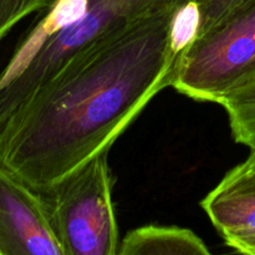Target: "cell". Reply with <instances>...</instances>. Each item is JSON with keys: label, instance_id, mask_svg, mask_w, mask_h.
<instances>
[{"label": "cell", "instance_id": "1", "mask_svg": "<svg viewBox=\"0 0 255 255\" xmlns=\"http://www.w3.org/2000/svg\"><path fill=\"white\" fill-rule=\"evenodd\" d=\"M173 9L125 27L72 57L0 121V163L36 191L110 151L162 90L171 86Z\"/></svg>", "mask_w": 255, "mask_h": 255}, {"label": "cell", "instance_id": "2", "mask_svg": "<svg viewBox=\"0 0 255 255\" xmlns=\"http://www.w3.org/2000/svg\"><path fill=\"white\" fill-rule=\"evenodd\" d=\"M186 0H89L86 14L46 40L29 64L0 87V121L54 79L76 55L125 27Z\"/></svg>", "mask_w": 255, "mask_h": 255}, {"label": "cell", "instance_id": "3", "mask_svg": "<svg viewBox=\"0 0 255 255\" xmlns=\"http://www.w3.org/2000/svg\"><path fill=\"white\" fill-rule=\"evenodd\" d=\"M255 79V1L202 31L177 60L171 87L221 105Z\"/></svg>", "mask_w": 255, "mask_h": 255}, {"label": "cell", "instance_id": "4", "mask_svg": "<svg viewBox=\"0 0 255 255\" xmlns=\"http://www.w3.org/2000/svg\"><path fill=\"white\" fill-rule=\"evenodd\" d=\"M112 186L106 151L41 192L65 255L119 254L121 242Z\"/></svg>", "mask_w": 255, "mask_h": 255}, {"label": "cell", "instance_id": "5", "mask_svg": "<svg viewBox=\"0 0 255 255\" xmlns=\"http://www.w3.org/2000/svg\"><path fill=\"white\" fill-rule=\"evenodd\" d=\"M0 255H65L44 194L1 163Z\"/></svg>", "mask_w": 255, "mask_h": 255}, {"label": "cell", "instance_id": "6", "mask_svg": "<svg viewBox=\"0 0 255 255\" xmlns=\"http://www.w3.org/2000/svg\"><path fill=\"white\" fill-rule=\"evenodd\" d=\"M208 247L191 229L173 226H143L126 234L120 255H207Z\"/></svg>", "mask_w": 255, "mask_h": 255}, {"label": "cell", "instance_id": "7", "mask_svg": "<svg viewBox=\"0 0 255 255\" xmlns=\"http://www.w3.org/2000/svg\"><path fill=\"white\" fill-rule=\"evenodd\" d=\"M221 106L227 112L234 141L255 151V79L227 97Z\"/></svg>", "mask_w": 255, "mask_h": 255}, {"label": "cell", "instance_id": "8", "mask_svg": "<svg viewBox=\"0 0 255 255\" xmlns=\"http://www.w3.org/2000/svg\"><path fill=\"white\" fill-rule=\"evenodd\" d=\"M201 6L196 0H186L176 7L169 21V46L176 55L186 51L202 30Z\"/></svg>", "mask_w": 255, "mask_h": 255}, {"label": "cell", "instance_id": "9", "mask_svg": "<svg viewBox=\"0 0 255 255\" xmlns=\"http://www.w3.org/2000/svg\"><path fill=\"white\" fill-rule=\"evenodd\" d=\"M54 0H0V41L24 17L46 10Z\"/></svg>", "mask_w": 255, "mask_h": 255}, {"label": "cell", "instance_id": "10", "mask_svg": "<svg viewBox=\"0 0 255 255\" xmlns=\"http://www.w3.org/2000/svg\"><path fill=\"white\" fill-rule=\"evenodd\" d=\"M201 6L203 22H202V31H206L213 26L219 20L224 19L228 15L243 9L247 5H251L255 0H196Z\"/></svg>", "mask_w": 255, "mask_h": 255}]
</instances>
